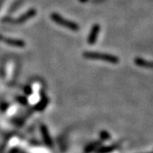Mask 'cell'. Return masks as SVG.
<instances>
[{"label": "cell", "mask_w": 153, "mask_h": 153, "mask_svg": "<svg viewBox=\"0 0 153 153\" xmlns=\"http://www.w3.org/2000/svg\"><path fill=\"white\" fill-rule=\"evenodd\" d=\"M83 56L87 59H93V60H101L109 62L111 64H117L119 62V59L112 55L104 54V53H98V52H85Z\"/></svg>", "instance_id": "6da1fadb"}, {"label": "cell", "mask_w": 153, "mask_h": 153, "mask_svg": "<svg viewBox=\"0 0 153 153\" xmlns=\"http://www.w3.org/2000/svg\"><path fill=\"white\" fill-rule=\"evenodd\" d=\"M51 18H52V20H53L55 23H57L58 25L62 26V27H64L68 28V29H70L71 31H78V30H79V27L76 25V23L66 20V19L63 18L62 16H60V15L56 14V13H53V14L51 15Z\"/></svg>", "instance_id": "7a4b0ae2"}, {"label": "cell", "mask_w": 153, "mask_h": 153, "mask_svg": "<svg viewBox=\"0 0 153 153\" xmlns=\"http://www.w3.org/2000/svg\"><path fill=\"white\" fill-rule=\"evenodd\" d=\"M0 42H4V43L9 44V45L14 46V47H24L26 44L25 42H23L22 40L5 38V37H3L2 35H0Z\"/></svg>", "instance_id": "3957f363"}, {"label": "cell", "mask_w": 153, "mask_h": 153, "mask_svg": "<svg viewBox=\"0 0 153 153\" xmlns=\"http://www.w3.org/2000/svg\"><path fill=\"white\" fill-rule=\"evenodd\" d=\"M36 15V10H31L30 11H28L27 14L23 15L22 16H21L19 19H16V20H10L9 22H11V23H16V24H20V23H22V22H26L27 19L31 18V17L34 16Z\"/></svg>", "instance_id": "277c9868"}, {"label": "cell", "mask_w": 153, "mask_h": 153, "mask_svg": "<svg viewBox=\"0 0 153 153\" xmlns=\"http://www.w3.org/2000/svg\"><path fill=\"white\" fill-rule=\"evenodd\" d=\"M100 32V26L99 25H94L90 32L89 34V37H88V44H94L95 43L96 39H97V36H98V33Z\"/></svg>", "instance_id": "5b68a950"}, {"label": "cell", "mask_w": 153, "mask_h": 153, "mask_svg": "<svg viewBox=\"0 0 153 153\" xmlns=\"http://www.w3.org/2000/svg\"><path fill=\"white\" fill-rule=\"evenodd\" d=\"M135 63L136 65L143 67H146V68H152V63L149 62L147 60H145L141 58H137L135 59Z\"/></svg>", "instance_id": "8992f818"}]
</instances>
